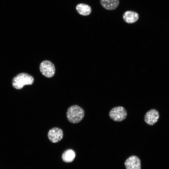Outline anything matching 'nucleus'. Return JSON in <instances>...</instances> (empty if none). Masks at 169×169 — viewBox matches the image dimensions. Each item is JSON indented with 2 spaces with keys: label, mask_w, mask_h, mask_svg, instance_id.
Returning a JSON list of instances; mask_svg holds the SVG:
<instances>
[{
  "label": "nucleus",
  "mask_w": 169,
  "mask_h": 169,
  "mask_svg": "<svg viewBox=\"0 0 169 169\" xmlns=\"http://www.w3.org/2000/svg\"><path fill=\"white\" fill-rule=\"evenodd\" d=\"M40 70L42 74L47 78L53 76L55 72V68L54 64L50 61L44 60L40 64Z\"/></svg>",
  "instance_id": "obj_4"
},
{
  "label": "nucleus",
  "mask_w": 169,
  "mask_h": 169,
  "mask_svg": "<svg viewBox=\"0 0 169 169\" xmlns=\"http://www.w3.org/2000/svg\"><path fill=\"white\" fill-rule=\"evenodd\" d=\"M76 9L78 13L83 16L89 15L92 11L90 6L84 3L78 4L76 6Z\"/></svg>",
  "instance_id": "obj_10"
},
{
  "label": "nucleus",
  "mask_w": 169,
  "mask_h": 169,
  "mask_svg": "<svg viewBox=\"0 0 169 169\" xmlns=\"http://www.w3.org/2000/svg\"><path fill=\"white\" fill-rule=\"evenodd\" d=\"M47 135L49 140L51 142L56 143L62 139L63 132L61 129L57 127H54L49 130Z\"/></svg>",
  "instance_id": "obj_5"
},
{
  "label": "nucleus",
  "mask_w": 169,
  "mask_h": 169,
  "mask_svg": "<svg viewBox=\"0 0 169 169\" xmlns=\"http://www.w3.org/2000/svg\"><path fill=\"white\" fill-rule=\"evenodd\" d=\"M125 165L126 169H141V162L137 156L133 155L125 160Z\"/></svg>",
  "instance_id": "obj_7"
},
{
  "label": "nucleus",
  "mask_w": 169,
  "mask_h": 169,
  "mask_svg": "<svg viewBox=\"0 0 169 169\" xmlns=\"http://www.w3.org/2000/svg\"><path fill=\"white\" fill-rule=\"evenodd\" d=\"M84 115V109L79 105H74L69 107L67 110L66 117L68 121L73 124L79 123Z\"/></svg>",
  "instance_id": "obj_2"
},
{
  "label": "nucleus",
  "mask_w": 169,
  "mask_h": 169,
  "mask_svg": "<svg viewBox=\"0 0 169 169\" xmlns=\"http://www.w3.org/2000/svg\"><path fill=\"white\" fill-rule=\"evenodd\" d=\"M100 3L102 7L105 9L113 10L118 6L119 0H100Z\"/></svg>",
  "instance_id": "obj_9"
},
{
  "label": "nucleus",
  "mask_w": 169,
  "mask_h": 169,
  "mask_svg": "<svg viewBox=\"0 0 169 169\" xmlns=\"http://www.w3.org/2000/svg\"><path fill=\"white\" fill-rule=\"evenodd\" d=\"M75 157V152L72 150L69 149L65 151L63 153L62 158L65 162L69 163L72 162Z\"/></svg>",
  "instance_id": "obj_11"
},
{
  "label": "nucleus",
  "mask_w": 169,
  "mask_h": 169,
  "mask_svg": "<svg viewBox=\"0 0 169 169\" xmlns=\"http://www.w3.org/2000/svg\"><path fill=\"white\" fill-rule=\"evenodd\" d=\"M139 15L137 13L132 11L125 12L123 15V19L128 23L131 24L137 22L139 18Z\"/></svg>",
  "instance_id": "obj_8"
},
{
  "label": "nucleus",
  "mask_w": 169,
  "mask_h": 169,
  "mask_svg": "<svg viewBox=\"0 0 169 169\" xmlns=\"http://www.w3.org/2000/svg\"><path fill=\"white\" fill-rule=\"evenodd\" d=\"M34 80L33 77L31 75L25 73H21L13 78L12 84L14 89L21 90L25 85L32 84Z\"/></svg>",
  "instance_id": "obj_1"
},
{
  "label": "nucleus",
  "mask_w": 169,
  "mask_h": 169,
  "mask_svg": "<svg viewBox=\"0 0 169 169\" xmlns=\"http://www.w3.org/2000/svg\"><path fill=\"white\" fill-rule=\"evenodd\" d=\"M159 117V114L158 111L155 109H152L145 114L144 121L147 125H152L158 121Z\"/></svg>",
  "instance_id": "obj_6"
},
{
  "label": "nucleus",
  "mask_w": 169,
  "mask_h": 169,
  "mask_svg": "<svg viewBox=\"0 0 169 169\" xmlns=\"http://www.w3.org/2000/svg\"><path fill=\"white\" fill-rule=\"evenodd\" d=\"M109 115L113 120L120 122L124 120L127 116V112L122 106H119L114 107L110 111Z\"/></svg>",
  "instance_id": "obj_3"
}]
</instances>
